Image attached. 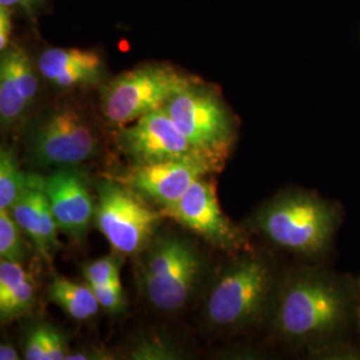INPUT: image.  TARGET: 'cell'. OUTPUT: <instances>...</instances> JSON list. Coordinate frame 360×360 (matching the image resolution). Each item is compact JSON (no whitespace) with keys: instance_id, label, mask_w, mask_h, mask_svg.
<instances>
[{"instance_id":"26","label":"cell","mask_w":360,"mask_h":360,"mask_svg":"<svg viewBox=\"0 0 360 360\" xmlns=\"http://www.w3.org/2000/svg\"><path fill=\"white\" fill-rule=\"evenodd\" d=\"M0 359L1 360H19V352L13 347L11 343H1L0 345Z\"/></svg>"},{"instance_id":"1","label":"cell","mask_w":360,"mask_h":360,"mask_svg":"<svg viewBox=\"0 0 360 360\" xmlns=\"http://www.w3.org/2000/svg\"><path fill=\"white\" fill-rule=\"evenodd\" d=\"M356 279L312 263L279 282L271 314L281 339L314 354L343 342L356 324Z\"/></svg>"},{"instance_id":"25","label":"cell","mask_w":360,"mask_h":360,"mask_svg":"<svg viewBox=\"0 0 360 360\" xmlns=\"http://www.w3.org/2000/svg\"><path fill=\"white\" fill-rule=\"evenodd\" d=\"M114 356L104 349L90 348V349H79V351H70L67 355V360H105L112 359Z\"/></svg>"},{"instance_id":"24","label":"cell","mask_w":360,"mask_h":360,"mask_svg":"<svg viewBox=\"0 0 360 360\" xmlns=\"http://www.w3.org/2000/svg\"><path fill=\"white\" fill-rule=\"evenodd\" d=\"M11 35V13L8 7L0 6V51L8 49Z\"/></svg>"},{"instance_id":"3","label":"cell","mask_w":360,"mask_h":360,"mask_svg":"<svg viewBox=\"0 0 360 360\" xmlns=\"http://www.w3.org/2000/svg\"><path fill=\"white\" fill-rule=\"evenodd\" d=\"M279 282L270 260L252 250L242 251L212 284L205 304L210 326L240 331L260 322L272 311Z\"/></svg>"},{"instance_id":"19","label":"cell","mask_w":360,"mask_h":360,"mask_svg":"<svg viewBox=\"0 0 360 360\" xmlns=\"http://www.w3.org/2000/svg\"><path fill=\"white\" fill-rule=\"evenodd\" d=\"M31 174L22 171L11 147L0 150V210L10 211L18 198L26 190Z\"/></svg>"},{"instance_id":"5","label":"cell","mask_w":360,"mask_h":360,"mask_svg":"<svg viewBox=\"0 0 360 360\" xmlns=\"http://www.w3.org/2000/svg\"><path fill=\"white\" fill-rule=\"evenodd\" d=\"M212 174L220 172L239 138L238 119L218 90L193 80L163 107Z\"/></svg>"},{"instance_id":"12","label":"cell","mask_w":360,"mask_h":360,"mask_svg":"<svg viewBox=\"0 0 360 360\" xmlns=\"http://www.w3.org/2000/svg\"><path fill=\"white\" fill-rule=\"evenodd\" d=\"M208 174L206 166L193 163H147L134 165L120 172L108 175L132 191L139 193L160 211L176 205L193 183Z\"/></svg>"},{"instance_id":"23","label":"cell","mask_w":360,"mask_h":360,"mask_svg":"<svg viewBox=\"0 0 360 360\" xmlns=\"http://www.w3.org/2000/svg\"><path fill=\"white\" fill-rule=\"evenodd\" d=\"M90 287L96 296L99 306L104 311L110 314H119L126 307V295L120 282L105 284V285H90Z\"/></svg>"},{"instance_id":"11","label":"cell","mask_w":360,"mask_h":360,"mask_svg":"<svg viewBox=\"0 0 360 360\" xmlns=\"http://www.w3.org/2000/svg\"><path fill=\"white\" fill-rule=\"evenodd\" d=\"M43 179L59 231L77 242L83 240L96 208L87 175L79 166H70L55 168Z\"/></svg>"},{"instance_id":"8","label":"cell","mask_w":360,"mask_h":360,"mask_svg":"<svg viewBox=\"0 0 360 360\" xmlns=\"http://www.w3.org/2000/svg\"><path fill=\"white\" fill-rule=\"evenodd\" d=\"M187 77L168 65H144L107 82L101 90V107L108 123L124 127L159 108L191 84Z\"/></svg>"},{"instance_id":"28","label":"cell","mask_w":360,"mask_h":360,"mask_svg":"<svg viewBox=\"0 0 360 360\" xmlns=\"http://www.w3.org/2000/svg\"><path fill=\"white\" fill-rule=\"evenodd\" d=\"M356 283H358V309H356V326L360 333V276L356 278Z\"/></svg>"},{"instance_id":"17","label":"cell","mask_w":360,"mask_h":360,"mask_svg":"<svg viewBox=\"0 0 360 360\" xmlns=\"http://www.w3.org/2000/svg\"><path fill=\"white\" fill-rule=\"evenodd\" d=\"M47 297L70 318L79 322L94 318L101 307L89 284L75 283L62 275H55L50 281Z\"/></svg>"},{"instance_id":"7","label":"cell","mask_w":360,"mask_h":360,"mask_svg":"<svg viewBox=\"0 0 360 360\" xmlns=\"http://www.w3.org/2000/svg\"><path fill=\"white\" fill-rule=\"evenodd\" d=\"M98 144L90 120L70 104L43 111L25 132L27 156L41 168L80 166L96 155Z\"/></svg>"},{"instance_id":"18","label":"cell","mask_w":360,"mask_h":360,"mask_svg":"<svg viewBox=\"0 0 360 360\" xmlns=\"http://www.w3.org/2000/svg\"><path fill=\"white\" fill-rule=\"evenodd\" d=\"M22 349L27 360H65L70 352L65 335L43 321H35L27 327Z\"/></svg>"},{"instance_id":"20","label":"cell","mask_w":360,"mask_h":360,"mask_svg":"<svg viewBox=\"0 0 360 360\" xmlns=\"http://www.w3.org/2000/svg\"><path fill=\"white\" fill-rule=\"evenodd\" d=\"M23 233L13 214L7 210H0V259L25 263L27 247Z\"/></svg>"},{"instance_id":"16","label":"cell","mask_w":360,"mask_h":360,"mask_svg":"<svg viewBox=\"0 0 360 360\" xmlns=\"http://www.w3.org/2000/svg\"><path fill=\"white\" fill-rule=\"evenodd\" d=\"M35 306V283L22 263L0 259V319L8 323Z\"/></svg>"},{"instance_id":"14","label":"cell","mask_w":360,"mask_h":360,"mask_svg":"<svg viewBox=\"0 0 360 360\" xmlns=\"http://www.w3.org/2000/svg\"><path fill=\"white\" fill-rule=\"evenodd\" d=\"M10 212L31 240L39 255L47 262L58 250V223L53 218L49 198L44 191V179L31 175L26 190L13 203Z\"/></svg>"},{"instance_id":"27","label":"cell","mask_w":360,"mask_h":360,"mask_svg":"<svg viewBox=\"0 0 360 360\" xmlns=\"http://www.w3.org/2000/svg\"><path fill=\"white\" fill-rule=\"evenodd\" d=\"M37 0H0V6L3 7H13V6H20V7H31Z\"/></svg>"},{"instance_id":"2","label":"cell","mask_w":360,"mask_h":360,"mask_svg":"<svg viewBox=\"0 0 360 360\" xmlns=\"http://www.w3.org/2000/svg\"><path fill=\"white\" fill-rule=\"evenodd\" d=\"M343 207L303 188L275 193L251 217V229L284 251L322 263L333 251L343 223Z\"/></svg>"},{"instance_id":"10","label":"cell","mask_w":360,"mask_h":360,"mask_svg":"<svg viewBox=\"0 0 360 360\" xmlns=\"http://www.w3.org/2000/svg\"><path fill=\"white\" fill-rule=\"evenodd\" d=\"M162 214L223 251L239 254L251 250L247 232L221 211L215 184L206 176L196 180L176 205Z\"/></svg>"},{"instance_id":"21","label":"cell","mask_w":360,"mask_h":360,"mask_svg":"<svg viewBox=\"0 0 360 360\" xmlns=\"http://www.w3.org/2000/svg\"><path fill=\"white\" fill-rule=\"evenodd\" d=\"M122 266L123 255L116 251H114V254L90 262L83 269L86 283L90 285L119 283Z\"/></svg>"},{"instance_id":"9","label":"cell","mask_w":360,"mask_h":360,"mask_svg":"<svg viewBox=\"0 0 360 360\" xmlns=\"http://www.w3.org/2000/svg\"><path fill=\"white\" fill-rule=\"evenodd\" d=\"M116 144L134 165L179 162L202 165L211 171L163 108L120 127Z\"/></svg>"},{"instance_id":"4","label":"cell","mask_w":360,"mask_h":360,"mask_svg":"<svg viewBox=\"0 0 360 360\" xmlns=\"http://www.w3.org/2000/svg\"><path fill=\"white\" fill-rule=\"evenodd\" d=\"M142 295L158 311L176 312L191 299L203 274V257L191 240L175 231H158L138 255Z\"/></svg>"},{"instance_id":"13","label":"cell","mask_w":360,"mask_h":360,"mask_svg":"<svg viewBox=\"0 0 360 360\" xmlns=\"http://www.w3.org/2000/svg\"><path fill=\"white\" fill-rule=\"evenodd\" d=\"M39 79L28 55L18 46H8L0 60V122L3 129L18 124L34 103Z\"/></svg>"},{"instance_id":"22","label":"cell","mask_w":360,"mask_h":360,"mask_svg":"<svg viewBox=\"0 0 360 360\" xmlns=\"http://www.w3.org/2000/svg\"><path fill=\"white\" fill-rule=\"evenodd\" d=\"M129 358L135 360H175L183 358L178 346L159 338L144 339L131 349Z\"/></svg>"},{"instance_id":"15","label":"cell","mask_w":360,"mask_h":360,"mask_svg":"<svg viewBox=\"0 0 360 360\" xmlns=\"http://www.w3.org/2000/svg\"><path fill=\"white\" fill-rule=\"evenodd\" d=\"M39 72L59 89H74L98 83L103 63L98 53L79 49H49L40 55Z\"/></svg>"},{"instance_id":"6","label":"cell","mask_w":360,"mask_h":360,"mask_svg":"<svg viewBox=\"0 0 360 360\" xmlns=\"http://www.w3.org/2000/svg\"><path fill=\"white\" fill-rule=\"evenodd\" d=\"M95 223L114 251L138 257L153 242L163 214L139 193L105 176L98 180Z\"/></svg>"}]
</instances>
